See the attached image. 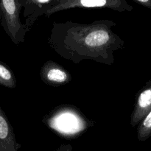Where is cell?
Segmentation results:
<instances>
[{
    "label": "cell",
    "instance_id": "1",
    "mask_svg": "<svg viewBox=\"0 0 151 151\" xmlns=\"http://www.w3.org/2000/svg\"><path fill=\"white\" fill-rule=\"evenodd\" d=\"M116 25L108 19L88 24L54 22L48 44L56 54L75 64L91 60L111 66L115 61L114 53L125 46V41L114 32Z\"/></svg>",
    "mask_w": 151,
    "mask_h": 151
},
{
    "label": "cell",
    "instance_id": "2",
    "mask_svg": "<svg viewBox=\"0 0 151 151\" xmlns=\"http://www.w3.org/2000/svg\"><path fill=\"white\" fill-rule=\"evenodd\" d=\"M22 10L19 0H0V25L15 45L23 43L28 32L21 21Z\"/></svg>",
    "mask_w": 151,
    "mask_h": 151
},
{
    "label": "cell",
    "instance_id": "3",
    "mask_svg": "<svg viewBox=\"0 0 151 151\" xmlns=\"http://www.w3.org/2000/svg\"><path fill=\"white\" fill-rule=\"evenodd\" d=\"M72 8H107L119 13L134 10L127 0H61L50 7L44 16L49 18L58 12Z\"/></svg>",
    "mask_w": 151,
    "mask_h": 151
},
{
    "label": "cell",
    "instance_id": "4",
    "mask_svg": "<svg viewBox=\"0 0 151 151\" xmlns=\"http://www.w3.org/2000/svg\"><path fill=\"white\" fill-rule=\"evenodd\" d=\"M40 78L45 84L53 87L66 85L71 82L72 78L63 66L54 61H47L40 70Z\"/></svg>",
    "mask_w": 151,
    "mask_h": 151
},
{
    "label": "cell",
    "instance_id": "5",
    "mask_svg": "<svg viewBox=\"0 0 151 151\" xmlns=\"http://www.w3.org/2000/svg\"><path fill=\"white\" fill-rule=\"evenodd\" d=\"M23 9V15L25 18L24 23L27 30L29 32L35 21L53 5L52 0H19Z\"/></svg>",
    "mask_w": 151,
    "mask_h": 151
},
{
    "label": "cell",
    "instance_id": "6",
    "mask_svg": "<svg viewBox=\"0 0 151 151\" xmlns=\"http://www.w3.org/2000/svg\"><path fill=\"white\" fill-rule=\"evenodd\" d=\"M151 110V80L137 95L134 110L131 116V125L137 126Z\"/></svg>",
    "mask_w": 151,
    "mask_h": 151
},
{
    "label": "cell",
    "instance_id": "7",
    "mask_svg": "<svg viewBox=\"0 0 151 151\" xmlns=\"http://www.w3.org/2000/svg\"><path fill=\"white\" fill-rule=\"evenodd\" d=\"M21 147L12 125L0 107V151H19Z\"/></svg>",
    "mask_w": 151,
    "mask_h": 151
},
{
    "label": "cell",
    "instance_id": "8",
    "mask_svg": "<svg viewBox=\"0 0 151 151\" xmlns=\"http://www.w3.org/2000/svg\"><path fill=\"white\" fill-rule=\"evenodd\" d=\"M0 86L9 88L16 86V79L13 71L1 61H0Z\"/></svg>",
    "mask_w": 151,
    "mask_h": 151
},
{
    "label": "cell",
    "instance_id": "9",
    "mask_svg": "<svg viewBox=\"0 0 151 151\" xmlns=\"http://www.w3.org/2000/svg\"><path fill=\"white\" fill-rule=\"evenodd\" d=\"M151 137V110L142 119L137 127V138L139 141L145 142Z\"/></svg>",
    "mask_w": 151,
    "mask_h": 151
},
{
    "label": "cell",
    "instance_id": "10",
    "mask_svg": "<svg viewBox=\"0 0 151 151\" xmlns=\"http://www.w3.org/2000/svg\"><path fill=\"white\" fill-rule=\"evenodd\" d=\"M142 6L151 10V0H134Z\"/></svg>",
    "mask_w": 151,
    "mask_h": 151
},
{
    "label": "cell",
    "instance_id": "11",
    "mask_svg": "<svg viewBox=\"0 0 151 151\" xmlns=\"http://www.w3.org/2000/svg\"><path fill=\"white\" fill-rule=\"evenodd\" d=\"M72 146L71 145H61L60 147L53 151H72Z\"/></svg>",
    "mask_w": 151,
    "mask_h": 151
},
{
    "label": "cell",
    "instance_id": "12",
    "mask_svg": "<svg viewBox=\"0 0 151 151\" xmlns=\"http://www.w3.org/2000/svg\"><path fill=\"white\" fill-rule=\"evenodd\" d=\"M52 1L53 5H55V4H58V3L59 1H61V0H52ZM53 5H52V6H53Z\"/></svg>",
    "mask_w": 151,
    "mask_h": 151
}]
</instances>
